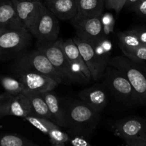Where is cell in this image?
I'll use <instances>...</instances> for the list:
<instances>
[{
    "mask_svg": "<svg viewBox=\"0 0 146 146\" xmlns=\"http://www.w3.org/2000/svg\"><path fill=\"white\" fill-rule=\"evenodd\" d=\"M55 1V0H44V2H49V1Z\"/></svg>",
    "mask_w": 146,
    "mask_h": 146,
    "instance_id": "d590c367",
    "label": "cell"
},
{
    "mask_svg": "<svg viewBox=\"0 0 146 146\" xmlns=\"http://www.w3.org/2000/svg\"><path fill=\"white\" fill-rule=\"evenodd\" d=\"M88 42L91 44L101 63L107 68L112 58H111V55L113 46L109 38L103 36L99 39Z\"/></svg>",
    "mask_w": 146,
    "mask_h": 146,
    "instance_id": "44dd1931",
    "label": "cell"
},
{
    "mask_svg": "<svg viewBox=\"0 0 146 146\" xmlns=\"http://www.w3.org/2000/svg\"><path fill=\"white\" fill-rule=\"evenodd\" d=\"M24 26L20 20L11 0H1L0 32Z\"/></svg>",
    "mask_w": 146,
    "mask_h": 146,
    "instance_id": "e0dca14e",
    "label": "cell"
},
{
    "mask_svg": "<svg viewBox=\"0 0 146 146\" xmlns=\"http://www.w3.org/2000/svg\"><path fill=\"white\" fill-rule=\"evenodd\" d=\"M116 136L123 140L137 138L146 134V118L128 117L116 121L113 126Z\"/></svg>",
    "mask_w": 146,
    "mask_h": 146,
    "instance_id": "8fae6325",
    "label": "cell"
},
{
    "mask_svg": "<svg viewBox=\"0 0 146 146\" xmlns=\"http://www.w3.org/2000/svg\"><path fill=\"white\" fill-rule=\"evenodd\" d=\"M73 38L78 46L83 59L91 73V79L99 81L101 78H104V73L107 68L100 61L91 44L88 41L81 39L78 36Z\"/></svg>",
    "mask_w": 146,
    "mask_h": 146,
    "instance_id": "30bf717a",
    "label": "cell"
},
{
    "mask_svg": "<svg viewBox=\"0 0 146 146\" xmlns=\"http://www.w3.org/2000/svg\"><path fill=\"white\" fill-rule=\"evenodd\" d=\"M58 43L74 69L77 72L84 74L90 80H92L91 73L87 68L80 53L79 48L74 41V38H70L66 41L58 39Z\"/></svg>",
    "mask_w": 146,
    "mask_h": 146,
    "instance_id": "9a60e30c",
    "label": "cell"
},
{
    "mask_svg": "<svg viewBox=\"0 0 146 146\" xmlns=\"http://www.w3.org/2000/svg\"><path fill=\"white\" fill-rule=\"evenodd\" d=\"M51 63L65 84H86L90 81L84 74L76 71L63 51L58 40L54 43L38 45V48Z\"/></svg>",
    "mask_w": 146,
    "mask_h": 146,
    "instance_id": "7a4b0ae2",
    "label": "cell"
},
{
    "mask_svg": "<svg viewBox=\"0 0 146 146\" xmlns=\"http://www.w3.org/2000/svg\"><path fill=\"white\" fill-rule=\"evenodd\" d=\"M70 143L73 146H92L85 138L80 136H74L70 139Z\"/></svg>",
    "mask_w": 146,
    "mask_h": 146,
    "instance_id": "d6a6232c",
    "label": "cell"
},
{
    "mask_svg": "<svg viewBox=\"0 0 146 146\" xmlns=\"http://www.w3.org/2000/svg\"><path fill=\"white\" fill-rule=\"evenodd\" d=\"M11 1L22 24L31 33L39 19L44 2L20 0H11Z\"/></svg>",
    "mask_w": 146,
    "mask_h": 146,
    "instance_id": "7c38bea8",
    "label": "cell"
},
{
    "mask_svg": "<svg viewBox=\"0 0 146 146\" xmlns=\"http://www.w3.org/2000/svg\"><path fill=\"white\" fill-rule=\"evenodd\" d=\"M101 22L103 26V36L108 38L114 31L115 19L113 15L109 12L104 13L101 16Z\"/></svg>",
    "mask_w": 146,
    "mask_h": 146,
    "instance_id": "4316f807",
    "label": "cell"
},
{
    "mask_svg": "<svg viewBox=\"0 0 146 146\" xmlns=\"http://www.w3.org/2000/svg\"><path fill=\"white\" fill-rule=\"evenodd\" d=\"M79 0H55L45 2L46 7L61 20H71L76 18L78 13Z\"/></svg>",
    "mask_w": 146,
    "mask_h": 146,
    "instance_id": "2e32d148",
    "label": "cell"
},
{
    "mask_svg": "<svg viewBox=\"0 0 146 146\" xmlns=\"http://www.w3.org/2000/svg\"><path fill=\"white\" fill-rule=\"evenodd\" d=\"M103 78L109 93L118 102L128 106L141 104L133 86L119 70L108 66Z\"/></svg>",
    "mask_w": 146,
    "mask_h": 146,
    "instance_id": "3957f363",
    "label": "cell"
},
{
    "mask_svg": "<svg viewBox=\"0 0 146 146\" xmlns=\"http://www.w3.org/2000/svg\"><path fill=\"white\" fill-rule=\"evenodd\" d=\"M76 36L87 41L98 40L103 37V26L101 17H88L72 20Z\"/></svg>",
    "mask_w": 146,
    "mask_h": 146,
    "instance_id": "4fadbf2b",
    "label": "cell"
},
{
    "mask_svg": "<svg viewBox=\"0 0 146 146\" xmlns=\"http://www.w3.org/2000/svg\"><path fill=\"white\" fill-rule=\"evenodd\" d=\"M20 1H44V0H20Z\"/></svg>",
    "mask_w": 146,
    "mask_h": 146,
    "instance_id": "e575fe53",
    "label": "cell"
},
{
    "mask_svg": "<svg viewBox=\"0 0 146 146\" xmlns=\"http://www.w3.org/2000/svg\"><path fill=\"white\" fill-rule=\"evenodd\" d=\"M31 34L24 26L0 32V56L7 60L22 53L29 45Z\"/></svg>",
    "mask_w": 146,
    "mask_h": 146,
    "instance_id": "8992f818",
    "label": "cell"
},
{
    "mask_svg": "<svg viewBox=\"0 0 146 146\" xmlns=\"http://www.w3.org/2000/svg\"><path fill=\"white\" fill-rule=\"evenodd\" d=\"M139 38L141 44L146 46V27L145 26H136L133 28Z\"/></svg>",
    "mask_w": 146,
    "mask_h": 146,
    "instance_id": "4dcf8cb0",
    "label": "cell"
},
{
    "mask_svg": "<svg viewBox=\"0 0 146 146\" xmlns=\"http://www.w3.org/2000/svg\"><path fill=\"white\" fill-rule=\"evenodd\" d=\"M32 115V109L28 98L24 94L12 95L4 92L0 96V118L17 116L26 118Z\"/></svg>",
    "mask_w": 146,
    "mask_h": 146,
    "instance_id": "ba28073f",
    "label": "cell"
},
{
    "mask_svg": "<svg viewBox=\"0 0 146 146\" xmlns=\"http://www.w3.org/2000/svg\"><path fill=\"white\" fill-rule=\"evenodd\" d=\"M129 59L136 62H146V46H141L123 54Z\"/></svg>",
    "mask_w": 146,
    "mask_h": 146,
    "instance_id": "83f0119b",
    "label": "cell"
},
{
    "mask_svg": "<svg viewBox=\"0 0 146 146\" xmlns=\"http://www.w3.org/2000/svg\"><path fill=\"white\" fill-rule=\"evenodd\" d=\"M14 75L24 84L28 91L38 94L51 91L59 84L47 76L31 71L15 70Z\"/></svg>",
    "mask_w": 146,
    "mask_h": 146,
    "instance_id": "9c48e42d",
    "label": "cell"
},
{
    "mask_svg": "<svg viewBox=\"0 0 146 146\" xmlns=\"http://www.w3.org/2000/svg\"><path fill=\"white\" fill-rule=\"evenodd\" d=\"M109 66L123 73L135 89L141 104H146V63L133 61L122 55L113 57Z\"/></svg>",
    "mask_w": 146,
    "mask_h": 146,
    "instance_id": "277c9868",
    "label": "cell"
},
{
    "mask_svg": "<svg viewBox=\"0 0 146 146\" xmlns=\"http://www.w3.org/2000/svg\"><path fill=\"white\" fill-rule=\"evenodd\" d=\"M128 146H146V134L137 138L124 140Z\"/></svg>",
    "mask_w": 146,
    "mask_h": 146,
    "instance_id": "f546056e",
    "label": "cell"
},
{
    "mask_svg": "<svg viewBox=\"0 0 146 146\" xmlns=\"http://www.w3.org/2000/svg\"><path fill=\"white\" fill-rule=\"evenodd\" d=\"M140 1L141 0H126L125 7L128 9L129 10H131V11H133V9L135 8V6L138 4V2Z\"/></svg>",
    "mask_w": 146,
    "mask_h": 146,
    "instance_id": "836d02e7",
    "label": "cell"
},
{
    "mask_svg": "<svg viewBox=\"0 0 146 146\" xmlns=\"http://www.w3.org/2000/svg\"><path fill=\"white\" fill-rule=\"evenodd\" d=\"M14 69L38 73L53 78L58 84L63 83L62 78L48 58L38 49L23 51L19 54L14 61Z\"/></svg>",
    "mask_w": 146,
    "mask_h": 146,
    "instance_id": "5b68a950",
    "label": "cell"
},
{
    "mask_svg": "<svg viewBox=\"0 0 146 146\" xmlns=\"http://www.w3.org/2000/svg\"><path fill=\"white\" fill-rule=\"evenodd\" d=\"M60 24L58 19L46 7H42L41 15L31 34L38 41V45L54 43L58 40Z\"/></svg>",
    "mask_w": 146,
    "mask_h": 146,
    "instance_id": "52a82bcc",
    "label": "cell"
},
{
    "mask_svg": "<svg viewBox=\"0 0 146 146\" xmlns=\"http://www.w3.org/2000/svg\"><path fill=\"white\" fill-rule=\"evenodd\" d=\"M108 92L105 84H96L84 88L78 94V96L84 104L101 113L108 103Z\"/></svg>",
    "mask_w": 146,
    "mask_h": 146,
    "instance_id": "5bb4252c",
    "label": "cell"
},
{
    "mask_svg": "<svg viewBox=\"0 0 146 146\" xmlns=\"http://www.w3.org/2000/svg\"><path fill=\"white\" fill-rule=\"evenodd\" d=\"M105 0H79L78 13L75 19L100 17L104 14Z\"/></svg>",
    "mask_w": 146,
    "mask_h": 146,
    "instance_id": "d6986e66",
    "label": "cell"
},
{
    "mask_svg": "<svg viewBox=\"0 0 146 146\" xmlns=\"http://www.w3.org/2000/svg\"><path fill=\"white\" fill-rule=\"evenodd\" d=\"M24 94L27 96L31 104L32 115L52 121L48 106L41 94L32 91H27Z\"/></svg>",
    "mask_w": 146,
    "mask_h": 146,
    "instance_id": "ffe728a7",
    "label": "cell"
},
{
    "mask_svg": "<svg viewBox=\"0 0 146 146\" xmlns=\"http://www.w3.org/2000/svg\"><path fill=\"white\" fill-rule=\"evenodd\" d=\"M117 36L119 42V47L123 54L143 46L133 28L125 31H118Z\"/></svg>",
    "mask_w": 146,
    "mask_h": 146,
    "instance_id": "7402d4cb",
    "label": "cell"
},
{
    "mask_svg": "<svg viewBox=\"0 0 146 146\" xmlns=\"http://www.w3.org/2000/svg\"><path fill=\"white\" fill-rule=\"evenodd\" d=\"M50 141L53 145L56 146H61L70 141V137L67 133L61 131L60 128H55L50 131L48 133Z\"/></svg>",
    "mask_w": 146,
    "mask_h": 146,
    "instance_id": "484cf974",
    "label": "cell"
},
{
    "mask_svg": "<svg viewBox=\"0 0 146 146\" xmlns=\"http://www.w3.org/2000/svg\"><path fill=\"white\" fill-rule=\"evenodd\" d=\"M0 146H41L16 134H6L0 140Z\"/></svg>",
    "mask_w": 146,
    "mask_h": 146,
    "instance_id": "d4e9b609",
    "label": "cell"
},
{
    "mask_svg": "<svg viewBox=\"0 0 146 146\" xmlns=\"http://www.w3.org/2000/svg\"><path fill=\"white\" fill-rule=\"evenodd\" d=\"M66 115L67 126L74 136L89 137L96 128L100 113L81 101H70L64 106Z\"/></svg>",
    "mask_w": 146,
    "mask_h": 146,
    "instance_id": "6da1fadb",
    "label": "cell"
},
{
    "mask_svg": "<svg viewBox=\"0 0 146 146\" xmlns=\"http://www.w3.org/2000/svg\"><path fill=\"white\" fill-rule=\"evenodd\" d=\"M126 0H105V7L107 9H113L118 14L125 7Z\"/></svg>",
    "mask_w": 146,
    "mask_h": 146,
    "instance_id": "f1b7e54d",
    "label": "cell"
},
{
    "mask_svg": "<svg viewBox=\"0 0 146 146\" xmlns=\"http://www.w3.org/2000/svg\"><path fill=\"white\" fill-rule=\"evenodd\" d=\"M1 82L4 92L12 95L24 94L28 91L24 84L15 77L3 76L1 78Z\"/></svg>",
    "mask_w": 146,
    "mask_h": 146,
    "instance_id": "603a6c76",
    "label": "cell"
},
{
    "mask_svg": "<svg viewBox=\"0 0 146 146\" xmlns=\"http://www.w3.org/2000/svg\"><path fill=\"white\" fill-rule=\"evenodd\" d=\"M132 11L141 17H146V0H141Z\"/></svg>",
    "mask_w": 146,
    "mask_h": 146,
    "instance_id": "1f68e13d",
    "label": "cell"
},
{
    "mask_svg": "<svg viewBox=\"0 0 146 146\" xmlns=\"http://www.w3.org/2000/svg\"><path fill=\"white\" fill-rule=\"evenodd\" d=\"M41 95L47 104L53 122L60 128H66L67 121L65 108L61 104L58 97L51 91L41 93Z\"/></svg>",
    "mask_w": 146,
    "mask_h": 146,
    "instance_id": "ac0fdd59",
    "label": "cell"
},
{
    "mask_svg": "<svg viewBox=\"0 0 146 146\" xmlns=\"http://www.w3.org/2000/svg\"><path fill=\"white\" fill-rule=\"evenodd\" d=\"M25 120L45 135H48L50 131H52L53 129L60 128L51 120L40 118L34 115H29L25 118Z\"/></svg>",
    "mask_w": 146,
    "mask_h": 146,
    "instance_id": "cb8c5ba5",
    "label": "cell"
}]
</instances>
